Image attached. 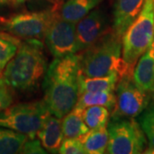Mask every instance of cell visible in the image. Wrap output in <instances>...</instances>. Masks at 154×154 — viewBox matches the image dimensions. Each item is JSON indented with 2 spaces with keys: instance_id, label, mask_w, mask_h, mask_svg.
Wrapping results in <instances>:
<instances>
[{
  "instance_id": "1",
  "label": "cell",
  "mask_w": 154,
  "mask_h": 154,
  "mask_svg": "<svg viewBox=\"0 0 154 154\" xmlns=\"http://www.w3.org/2000/svg\"><path fill=\"white\" fill-rule=\"evenodd\" d=\"M80 56L54 57L45 74L44 99L50 113L63 118L75 107L79 98Z\"/></svg>"
},
{
  "instance_id": "2",
  "label": "cell",
  "mask_w": 154,
  "mask_h": 154,
  "mask_svg": "<svg viewBox=\"0 0 154 154\" xmlns=\"http://www.w3.org/2000/svg\"><path fill=\"white\" fill-rule=\"evenodd\" d=\"M46 69L44 44L39 39H25L7 63L3 78L12 89L30 91L38 86Z\"/></svg>"
},
{
  "instance_id": "3",
  "label": "cell",
  "mask_w": 154,
  "mask_h": 154,
  "mask_svg": "<svg viewBox=\"0 0 154 154\" xmlns=\"http://www.w3.org/2000/svg\"><path fill=\"white\" fill-rule=\"evenodd\" d=\"M81 73L89 77L105 76L117 74L119 78L125 75L122 57V38L112 28L98 41L80 54Z\"/></svg>"
},
{
  "instance_id": "4",
  "label": "cell",
  "mask_w": 154,
  "mask_h": 154,
  "mask_svg": "<svg viewBox=\"0 0 154 154\" xmlns=\"http://www.w3.org/2000/svg\"><path fill=\"white\" fill-rule=\"evenodd\" d=\"M154 40V0H145L137 18L122 38V57L125 75L133 77L139 58ZM123 75V76H124Z\"/></svg>"
},
{
  "instance_id": "5",
  "label": "cell",
  "mask_w": 154,
  "mask_h": 154,
  "mask_svg": "<svg viewBox=\"0 0 154 154\" xmlns=\"http://www.w3.org/2000/svg\"><path fill=\"white\" fill-rule=\"evenodd\" d=\"M50 114L43 99L12 104L0 112V126L22 133L28 139H35Z\"/></svg>"
},
{
  "instance_id": "6",
  "label": "cell",
  "mask_w": 154,
  "mask_h": 154,
  "mask_svg": "<svg viewBox=\"0 0 154 154\" xmlns=\"http://www.w3.org/2000/svg\"><path fill=\"white\" fill-rule=\"evenodd\" d=\"M107 153H143L147 146L146 137L139 122L134 118H112L107 124Z\"/></svg>"
},
{
  "instance_id": "7",
  "label": "cell",
  "mask_w": 154,
  "mask_h": 154,
  "mask_svg": "<svg viewBox=\"0 0 154 154\" xmlns=\"http://www.w3.org/2000/svg\"><path fill=\"white\" fill-rule=\"evenodd\" d=\"M58 8L33 12H21L0 17V30L21 39H44L50 22Z\"/></svg>"
},
{
  "instance_id": "8",
  "label": "cell",
  "mask_w": 154,
  "mask_h": 154,
  "mask_svg": "<svg viewBox=\"0 0 154 154\" xmlns=\"http://www.w3.org/2000/svg\"><path fill=\"white\" fill-rule=\"evenodd\" d=\"M116 105L111 111V118H135L148 107L151 95L140 88L133 81V77L122 76L116 88Z\"/></svg>"
},
{
  "instance_id": "9",
  "label": "cell",
  "mask_w": 154,
  "mask_h": 154,
  "mask_svg": "<svg viewBox=\"0 0 154 154\" xmlns=\"http://www.w3.org/2000/svg\"><path fill=\"white\" fill-rule=\"evenodd\" d=\"M45 43L54 57L76 54V23L61 17L56 11L45 34Z\"/></svg>"
},
{
  "instance_id": "10",
  "label": "cell",
  "mask_w": 154,
  "mask_h": 154,
  "mask_svg": "<svg viewBox=\"0 0 154 154\" xmlns=\"http://www.w3.org/2000/svg\"><path fill=\"white\" fill-rule=\"evenodd\" d=\"M110 28L106 13L100 9L95 8L77 22V52L88 49L110 30Z\"/></svg>"
},
{
  "instance_id": "11",
  "label": "cell",
  "mask_w": 154,
  "mask_h": 154,
  "mask_svg": "<svg viewBox=\"0 0 154 154\" xmlns=\"http://www.w3.org/2000/svg\"><path fill=\"white\" fill-rule=\"evenodd\" d=\"M144 2L145 0H116L112 30L116 35L122 38L142 10Z\"/></svg>"
},
{
  "instance_id": "12",
  "label": "cell",
  "mask_w": 154,
  "mask_h": 154,
  "mask_svg": "<svg viewBox=\"0 0 154 154\" xmlns=\"http://www.w3.org/2000/svg\"><path fill=\"white\" fill-rule=\"evenodd\" d=\"M133 81L138 88L151 94L154 88V40L138 60L133 72Z\"/></svg>"
},
{
  "instance_id": "13",
  "label": "cell",
  "mask_w": 154,
  "mask_h": 154,
  "mask_svg": "<svg viewBox=\"0 0 154 154\" xmlns=\"http://www.w3.org/2000/svg\"><path fill=\"white\" fill-rule=\"evenodd\" d=\"M37 136L45 151L51 153H58L64 138L61 118L50 114L37 133Z\"/></svg>"
},
{
  "instance_id": "14",
  "label": "cell",
  "mask_w": 154,
  "mask_h": 154,
  "mask_svg": "<svg viewBox=\"0 0 154 154\" xmlns=\"http://www.w3.org/2000/svg\"><path fill=\"white\" fill-rule=\"evenodd\" d=\"M103 1L104 0H67L62 5L59 12L63 19L77 23Z\"/></svg>"
},
{
  "instance_id": "15",
  "label": "cell",
  "mask_w": 154,
  "mask_h": 154,
  "mask_svg": "<svg viewBox=\"0 0 154 154\" xmlns=\"http://www.w3.org/2000/svg\"><path fill=\"white\" fill-rule=\"evenodd\" d=\"M118 80L119 75L117 74H110L105 76L89 77L81 73L79 79V94L98 91L115 92Z\"/></svg>"
},
{
  "instance_id": "16",
  "label": "cell",
  "mask_w": 154,
  "mask_h": 154,
  "mask_svg": "<svg viewBox=\"0 0 154 154\" xmlns=\"http://www.w3.org/2000/svg\"><path fill=\"white\" fill-rule=\"evenodd\" d=\"M78 139L82 143L87 154L105 153L108 145L107 126L96 129H89Z\"/></svg>"
},
{
  "instance_id": "17",
  "label": "cell",
  "mask_w": 154,
  "mask_h": 154,
  "mask_svg": "<svg viewBox=\"0 0 154 154\" xmlns=\"http://www.w3.org/2000/svg\"><path fill=\"white\" fill-rule=\"evenodd\" d=\"M83 108L75 107L63 117L62 128L64 138H78L89 130L82 117Z\"/></svg>"
},
{
  "instance_id": "18",
  "label": "cell",
  "mask_w": 154,
  "mask_h": 154,
  "mask_svg": "<svg viewBox=\"0 0 154 154\" xmlns=\"http://www.w3.org/2000/svg\"><path fill=\"white\" fill-rule=\"evenodd\" d=\"M28 140L22 133L0 126V154L21 153Z\"/></svg>"
},
{
  "instance_id": "19",
  "label": "cell",
  "mask_w": 154,
  "mask_h": 154,
  "mask_svg": "<svg viewBox=\"0 0 154 154\" xmlns=\"http://www.w3.org/2000/svg\"><path fill=\"white\" fill-rule=\"evenodd\" d=\"M116 94L111 91L84 92L79 95L75 105L83 109L92 105H101L112 111L116 105Z\"/></svg>"
},
{
  "instance_id": "20",
  "label": "cell",
  "mask_w": 154,
  "mask_h": 154,
  "mask_svg": "<svg viewBox=\"0 0 154 154\" xmlns=\"http://www.w3.org/2000/svg\"><path fill=\"white\" fill-rule=\"evenodd\" d=\"M110 110L105 106L92 105L83 109L82 117L89 129H96L107 126Z\"/></svg>"
},
{
  "instance_id": "21",
  "label": "cell",
  "mask_w": 154,
  "mask_h": 154,
  "mask_svg": "<svg viewBox=\"0 0 154 154\" xmlns=\"http://www.w3.org/2000/svg\"><path fill=\"white\" fill-rule=\"evenodd\" d=\"M22 39L0 30V69L3 70L17 53Z\"/></svg>"
},
{
  "instance_id": "22",
  "label": "cell",
  "mask_w": 154,
  "mask_h": 154,
  "mask_svg": "<svg viewBox=\"0 0 154 154\" xmlns=\"http://www.w3.org/2000/svg\"><path fill=\"white\" fill-rule=\"evenodd\" d=\"M139 123L148 140L149 146L154 147V104L140 114Z\"/></svg>"
},
{
  "instance_id": "23",
  "label": "cell",
  "mask_w": 154,
  "mask_h": 154,
  "mask_svg": "<svg viewBox=\"0 0 154 154\" xmlns=\"http://www.w3.org/2000/svg\"><path fill=\"white\" fill-rule=\"evenodd\" d=\"M59 153L85 154L87 152L78 138H63L59 148Z\"/></svg>"
},
{
  "instance_id": "24",
  "label": "cell",
  "mask_w": 154,
  "mask_h": 154,
  "mask_svg": "<svg viewBox=\"0 0 154 154\" xmlns=\"http://www.w3.org/2000/svg\"><path fill=\"white\" fill-rule=\"evenodd\" d=\"M14 101L13 89L8 85L3 76L0 77V112L11 106Z\"/></svg>"
},
{
  "instance_id": "25",
  "label": "cell",
  "mask_w": 154,
  "mask_h": 154,
  "mask_svg": "<svg viewBox=\"0 0 154 154\" xmlns=\"http://www.w3.org/2000/svg\"><path fill=\"white\" fill-rule=\"evenodd\" d=\"M47 152L41 145L40 140L36 139H28L24 144L21 153L25 154H44Z\"/></svg>"
},
{
  "instance_id": "26",
  "label": "cell",
  "mask_w": 154,
  "mask_h": 154,
  "mask_svg": "<svg viewBox=\"0 0 154 154\" xmlns=\"http://www.w3.org/2000/svg\"><path fill=\"white\" fill-rule=\"evenodd\" d=\"M143 153H148V154H154V147L148 146V147L146 146V148L145 149Z\"/></svg>"
},
{
  "instance_id": "27",
  "label": "cell",
  "mask_w": 154,
  "mask_h": 154,
  "mask_svg": "<svg viewBox=\"0 0 154 154\" xmlns=\"http://www.w3.org/2000/svg\"><path fill=\"white\" fill-rule=\"evenodd\" d=\"M12 2H13L12 0H0V7L5 5H9Z\"/></svg>"
},
{
  "instance_id": "28",
  "label": "cell",
  "mask_w": 154,
  "mask_h": 154,
  "mask_svg": "<svg viewBox=\"0 0 154 154\" xmlns=\"http://www.w3.org/2000/svg\"><path fill=\"white\" fill-rule=\"evenodd\" d=\"M150 95H151V99H152V101L154 102V88H153V89H152V91L151 92Z\"/></svg>"
},
{
  "instance_id": "29",
  "label": "cell",
  "mask_w": 154,
  "mask_h": 154,
  "mask_svg": "<svg viewBox=\"0 0 154 154\" xmlns=\"http://www.w3.org/2000/svg\"><path fill=\"white\" fill-rule=\"evenodd\" d=\"M14 3H22V2H23V1H25V0H12Z\"/></svg>"
},
{
  "instance_id": "30",
  "label": "cell",
  "mask_w": 154,
  "mask_h": 154,
  "mask_svg": "<svg viewBox=\"0 0 154 154\" xmlns=\"http://www.w3.org/2000/svg\"><path fill=\"white\" fill-rule=\"evenodd\" d=\"M1 74H2V69H0V77H1Z\"/></svg>"
}]
</instances>
